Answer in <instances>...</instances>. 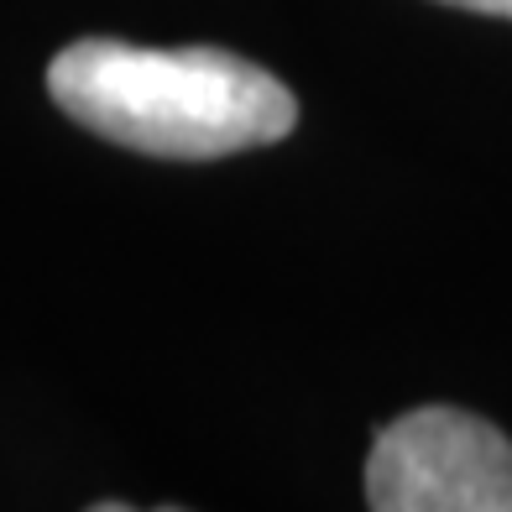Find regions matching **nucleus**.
Masks as SVG:
<instances>
[{
  "label": "nucleus",
  "instance_id": "f257e3e1",
  "mask_svg": "<svg viewBox=\"0 0 512 512\" xmlns=\"http://www.w3.org/2000/svg\"><path fill=\"white\" fill-rule=\"evenodd\" d=\"M68 121L147 157L209 162L272 147L298 126L293 89L225 48H131L84 37L48 68Z\"/></svg>",
  "mask_w": 512,
  "mask_h": 512
},
{
  "label": "nucleus",
  "instance_id": "7ed1b4c3",
  "mask_svg": "<svg viewBox=\"0 0 512 512\" xmlns=\"http://www.w3.org/2000/svg\"><path fill=\"white\" fill-rule=\"evenodd\" d=\"M445 6H460V11H481V16H507V21H512V0H445Z\"/></svg>",
  "mask_w": 512,
  "mask_h": 512
},
{
  "label": "nucleus",
  "instance_id": "f03ea898",
  "mask_svg": "<svg viewBox=\"0 0 512 512\" xmlns=\"http://www.w3.org/2000/svg\"><path fill=\"white\" fill-rule=\"evenodd\" d=\"M366 502L377 512H512V439L465 408H413L377 429Z\"/></svg>",
  "mask_w": 512,
  "mask_h": 512
}]
</instances>
